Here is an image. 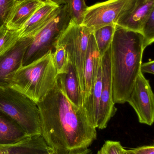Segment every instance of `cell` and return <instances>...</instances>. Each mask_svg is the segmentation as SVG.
I'll return each instance as SVG.
<instances>
[{
	"label": "cell",
	"mask_w": 154,
	"mask_h": 154,
	"mask_svg": "<svg viewBox=\"0 0 154 154\" xmlns=\"http://www.w3.org/2000/svg\"><path fill=\"white\" fill-rule=\"evenodd\" d=\"M41 136L52 154L84 152L96 139V128L83 107L73 105L58 82L40 101Z\"/></svg>",
	"instance_id": "6da1fadb"
},
{
	"label": "cell",
	"mask_w": 154,
	"mask_h": 154,
	"mask_svg": "<svg viewBox=\"0 0 154 154\" xmlns=\"http://www.w3.org/2000/svg\"><path fill=\"white\" fill-rule=\"evenodd\" d=\"M140 32L116 25L110 45L113 101L127 102L140 71L144 49Z\"/></svg>",
	"instance_id": "7a4b0ae2"
},
{
	"label": "cell",
	"mask_w": 154,
	"mask_h": 154,
	"mask_svg": "<svg viewBox=\"0 0 154 154\" xmlns=\"http://www.w3.org/2000/svg\"><path fill=\"white\" fill-rule=\"evenodd\" d=\"M57 76L53 52L50 51L19 69L8 78L7 87L15 89L37 103L55 86Z\"/></svg>",
	"instance_id": "3957f363"
},
{
	"label": "cell",
	"mask_w": 154,
	"mask_h": 154,
	"mask_svg": "<svg viewBox=\"0 0 154 154\" xmlns=\"http://www.w3.org/2000/svg\"><path fill=\"white\" fill-rule=\"evenodd\" d=\"M0 110L16 122L27 135H41L38 105L26 95L11 87H0Z\"/></svg>",
	"instance_id": "277c9868"
},
{
	"label": "cell",
	"mask_w": 154,
	"mask_h": 154,
	"mask_svg": "<svg viewBox=\"0 0 154 154\" xmlns=\"http://www.w3.org/2000/svg\"><path fill=\"white\" fill-rule=\"evenodd\" d=\"M71 20L67 5H61L57 14L32 37L24 57L23 66L39 59L49 51L53 52L59 39L68 28Z\"/></svg>",
	"instance_id": "5b68a950"
},
{
	"label": "cell",
	"mask_w": 154,
	"mask_h": 154,
	"mask_svg": "<svg viewBox=\"0 0 154 154\" xmlns=\"http://www.w3.org/2000/svg\"><path fill=\"white\" fill-rule=\"evenodd\" d=\"M92 32L86 26L77 25L71 20L68 26L57 43L64 47L69 61L75 68L80 86L82 98L84 88L83 68L89 40Z\"/></svg>",
	"instance_id": "8992f818"
},
{
	"label": "cell",
	"mask_w": 154,
	"mask_h": 154,
	"mask_svg": "<svg viewBox=\"0 0 154 154\" xmlns=\"http://www.w3.org/2000/svg\"><path fill=\"white\" fill-rule=\"evenodd\" d=\"M141 124L152 126L154 121V96L149 81L140 72L127 100Z\"/></svg>",
	"instance_id": "52a82bcc"
},
{
	"label": "cell",
	"mask_w": 154,
	"mask_h": 154,
	"mask_svg": "<svg viewBox=\"0 0 154 154\" xmlns=\"http://www.w3.org/2000/svg\"><path fill=\"white\" fill-rule=\"evenodd\" d=\"M128 0H108L88 6L81 25L92 32L107 25L116 24Z\"/></svg>",
	"instance_id": "ba28073f"
},
{
	"label": "cell",
	"mask_w": 154,
	"mask_h": 154,
	"mask_svg": "<svg viewBox=\"0 0 154 154\" xmlns=\"http://www.w3.org/2000/svg\"><path fill=\"white\" fill-rule=\"evenodd\" d=\"M113 101L110 47L102 57V87L96 128L104 129L117 111Z\"/></svg>",
	"instance_id": "9c48e42d"
},
{
	"label": "cell",
	"mask_w": 154,
	"mask_h": 154,
	"mask_svg": "<svg viewBox=\"0 0 154 154\" xmlns=\"http://www.w3.org/2000/svg\"><path fill=\"white\" fill-rule=\"evenodd\" d=\"M153 10L154 0H128L116 25L141 33L144 23Z\"/></svg>",
	"instance_id": "30bf717a"
},
{
	"label": "cell",
	"mask_w": 154,
	"mask_h": 154,
	"mask_svg": "<svg viewBox=\"0 0 154 154\" xmlns=\"http://www.w3.org/2000/svg\"><path fill=\"white\" fill-rule=\"evenodd\" d=\"M32 40V37L20 38L0 56V87H7L8 78L23 66L25 52Z\"/></svg>",
	"instance_id": "8fae6325"
},
{
	"label": "cell",
	"mask_w": 154,
	"mask_h": 154,
	"mask_svg": "<svg viewBox=\"0 0 154 154\" xmlns=\"http://www.w3.org/2000/svg\"><path fill=\"white\" fill-rule=\"evenodd\" d=\"M102 57L99 54L93 32L90 37L83 68V88L82 103L91 95L96 83Z\"/></svg>",
	"instance_id": "7c38bea8"
},
{
	"label": "cell",
	"mask_w": 154,
	"mask_h": 154,
	"mask_svg": "<svg viewBox=\"0 0 154 154\" xmlns=\"http://www.w3.org/2000/svg\"><path fill=\"white\" fill-rule=\"evenodd\" d=\"M60 5L47 0L19 30V38L33 37L57 14Z\"/></svg>",
	"instance_id": "4fadbf2b"
},
{
	"label": "cell",
	"mask_w": 154,
	"mask_h": 154,
	"mask_svg": "<svg viewBox=\"0 0 154 154\" xmlns=\"http://www.w3.org/2000/svg\"><path fill=\"white\" fill-rule=\"evenodd\" d=\"M45 2L42 0H18L6 23L7 29L11 30H20Z\"/></svg>",
	"instance_id": "5bb4252c"
},
{
	"label": "cell",
	"mask_w": 154,
	"mask_h": 154,
	"mask_svg": "<svg viewBox=\"0 0 154 154\" xmlns=\"http://www.w3.org/2000/svg\"><path fill=\"white\" fill-rule=\"evenodd\" d=\"M57 81L69 100L78 107H83L79 82L75 68L69 61L67 71L58 75Z\"/></svg>",
	"instance_id": "9a60e30c"
},
{
	"label": "cell",
	"mask_w": 154,
	"mask_h": 154,
	"mask_svg": "<svg viewBox=\"0 0 154 154\" xmlns=\"http://www.w3.org/2000/svg\"><path fill=\"white\" fill-rule=\"evenodd\" d=\"M30 137L13 119L0 110V144L18 143Z\"/></svg>",
	"instance_id": "2e32d148"
},
{
	"label": "cell",
	"mask_w": 154,
	"mask_h": 154,
	"mask_svg": "<svg viewBox=\"0 0 154 154\" xmlns=\"http://www.w3.org/2000/svg\"><path fill=\"white\" fill-rule=\"evenodd\" d=\"M116 28V24H112L104 26L93 32L101 57L110 48Z\"/></svg>",
	"instance_id": "e0dca14e"
},
{
	"label": "cell",
	"mask_w": 154,
	"mask_h": 154,
	"mask_svg": "<svg viewBox=\"0 0 154 154\" xmlns=\"http://www.w3.org/2000/svg\"><path fill=\"white\" fill-rule=\"evenodd\" d=\"M71 20L77 25H81L88 6L85 0H65Z\"/></svg>",
	"instance_id": "ac0fdd59"
},
{
	"label": "cell",
	"mask_w": 154,
	"mask_h": 154,
	"mask_svg": "<svg viewBox=\"0 0 154 154\" xmlns=\"http://www.w3.org/2000/svg\"><path fill=\"white\" fill-rule=\"evenodd\" d=\"M19 39V31L9 29L6 25L0 28V56L13 46Z\"/></svg>",
	"instance_id": "d6986e66"
},
{
	"label": "cell",
	"mask_w": 154,
	"mask_h": 154,
	"mask_svg": "<svg viewBox=\"0 0 154 154\" xmlns=\"http://www.w3.org/2000/svg\"><path fill=\"white\" fill-rule=\"evenodd\" d=\"M36 139L33 136L27 137L18 143L10 144H0V154H13L33 147Z\"/></svg>",
	"instance_id": "ffe728a7"
},
{
	"label": "cell",
	"mask_w": 154,
	"mask_h": 154,
	"mask_svg": "<svg viewBox=\"0 0 154 154\" xmlns=\"http://www.w3.org/2000/svg\"><path fill=\"white\" fill-rule=\"evenodd\" d=\"M53 60L58 75L67 71L69 60L64 47L57 44L53 52Z\"/></svg>",
	"instance_id": "44dd1931"
},
{
	"label": "cell",
	"mask_w": 154,
	"mask_h": 154,
	"mask_svg": "<svg viewBox=\"0 0 154 154\" xmlns=\"http://www.w3.org/2000/svg\"><path fill=\"white\" fill-rule=\"evenodd\" d=\"M141 33L143 36V45L145 50L154 41V10L152 11L144 23Z\"/></svg>",
	"instance_id": "7402d4cb"
},
{
	"label": "cell",
	"mask_w": 154,
	"mask_h": 154,
	"mask_svg": "<svg viewBox=\"0 0 154 154\" xmlns=\"http://www.w3.org/2000/svg\"><path fill=\"white\" fill-rule=\"evenodd\" d=\"M18 0H0V28L6 25Z\"/></svg>",
	"instance_id": "603a6c76"
},
{
	"label": "cell",
	"mask_w": 154,
	"mask_h": 154,
	"mask_svg": "<svg viewBox=\"0 0 154 154\" xmlns=\"http://www.w3.org/2000/svg\"><path fill=\"white\" fill-rule=\"evenodd\" d=\"M124 149L118 141L107 140L98 152L99 154H124Z\"/></svg>",
	"instance_id": "cb8c5ba5"
},
{
	"label": "cell",
	"mask_w": 154,
	"mask_h": 154,
	"mask_svg": "<svg viewBox=\"0 0 154 154\" xmlns=\"http://www.w3.org/2000/svg\"><path fill=\"white\" fill-rule=\"evenodd\" d=\"M127 150L128 152L132 154H154L153 145L144 146Z\"/></svg>",
	"instance_id": "d4e9b609"
},
{
	"label": "cell",
	"mask_w": 154,
	"mask_h": 154,
	"mask_svg": "<svg viewBox=\"0 0 154 154\" xmlns=\"http://www.w3.org/2000/svg\"><path fill=\"white\" fill-rule=\"evenodd\" d=\"M141 73H149L153 75L154 73V61L150 60V61L146 63L142 64L140 68Z\"/></svg>",
	"instance_id": "484cf974"
},
{
	"label": "cell",
	"mask_w": 154,
	"mask_h": 154,
	"mask_svg": "<svg viewBox=\"0 0 154 154\" xmlns=\"http://www.w3.org/2000/svg\"><path fill=\"white\" fill-rule=\"evenodd\" d=\"M49 1H51L52 2L56 4L59 5L66 4L65 0H49Z\"/></svg>",
	"instance_id": "4316f807"
},
{
	"label": "cell",
	"mask_w": 154,
	"mask_h": 154,
	"mask_svg": "<svg viewBox=\"0 0 154 154\" xmlns=\"http://www.w3.org/2000/svg\"><path fill=\"white\" fill-rule=\"evenodd\" d=\"M89 152V150H87L84 152H79L74 153L71 154H88Z\"/></svg>",
	"instance_id": "83f0119b"
},
{
	"label": "cell",
	"mask_w": 154,
	"mask_h": 154,
	"mask_svg": "<svg viewBox=\"0 0 154 154\" xmlns=\"http://www.w3.org/2000/svg\"><path fill=\"white\" fill-rule=\"evenodd\" d=\"M17 154H52L50 152H39L37 153H33V154H27V153H19Z\"/></svg>",
	"instance_id": "f1b7e54d"
},
{
	"label": "cell",
	"mask_w": 154,
	"mask_h": 154,
	"mask_svg": "<svg viewBox=\"0 0 154 154\" xmlns=\"http://www.w3.org/2000/svg\"><path fill=\"white\" fill-rule=\"evenodd\" d=\"M124 154H131V153L129 152H128L127 149H124Z\"/></svg>",
	"instance_id": "f546056e"
},
{
	"label": "cell",
	"mask_w": 154,
	"mask_h": 154,
	"mask_svg": "<svg viewBox=\"0 0 154 154\" xmlns=\"http://www.w3.org/2000/svg\"><path fill=\"white\" fill-rule=\"evenodd\" d=\"M42 1H43V2H45V1H47V0H42Z\"/></svg>",
	"instance_id": "4dcf8cb0"
},
{
	"label": "cell",
	"mask_w": 154,
	"mask_h": 154,
	"mask_svg": "<svg viewBox=\"0 0 154 154\" xmlns=\"http://www.w3.org/2000/svg\"><path fill=\"white\" fill-rule=\"evenodd\" d=\"M97 154H99V152H98L97 153Z\"/></svg>",
	"instance_id": "1f68e13d"
},
{
	"label": "cell",
	"mask_w": 154,
	"mask_h": 154,
	"mask_svg": "<svg viewBox=\"0 0 154 154\" xmlns=\"http://www.w3.org/2000/svg\"><path fill=\"white\" fill-rule=\"evenodd\" d=\"M88 154H90V152H89V153H88Z\"/></svg>",
	"instance_id": "d6a6232c"
}]
</instances>
